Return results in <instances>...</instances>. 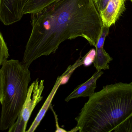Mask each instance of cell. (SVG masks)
<instances>
[{
  "instance_id": "13",
  "label": "cell",
  "mask_w": 132,
  "mask_h": 132,
  "mask_svg": "<svg viewBox=\"0 0 132 132\" xmlns=\"http://www.w3.org/2000/svg\"><path fill=\"white\" fill-rule=\"evenodd\" d=\"M110 1V0H93L94 4L99 13L106 8Z\"/></svg>"
},
{
  "instance_id": "15",
  "label": "cell",
  "mask_w": 132,
  "mask_h": 132,
  "mask_svg": "<svg viewBox=\"0 0 132 132\" xmlns=\"http://www.w3.org/2000/svg\"><path fill=\"white\" fill-rule=\"evenodd\" d=\"M2 88H3V82L1 73L0 71V104L1 102L2 97Z\"/></svg>"
},
{
  "instance_id": "5",
  "label": "cell",
  "mask_w": 132,
  "mask_h": 132,
  "mask_svg": "<svg viewBox=\"0 0 132 132\" xmlns=\"http://www.w3.org/2000/svg\"><path fill=\"white\" fill-rule=\"evenodd\" d=\"M28 0H0V21L5 25L20 21L24 15L23 10Z\"/></svg>"
},
{
  "instance_id": "9",
  "label": "cell",
  "mask_w": 132,
  "mask_h": 132,
  "mask_svg": "<svg viewBox=\"0 0 132 132\" xmlns=\"http://www.w3.org/2000/svg\"><path fill=\"white\" fill-rule=\"evenodd\" d=\"M112 60V57L105 50L104 47L95 48V57L93 63L97 71L109 69V64Z\"/></svg>"
},
{
  "instance_id": "3",
  "label": "cell",
  "mask_w": 132,
  "mask_h": 132,
  "mask_svg": "<svg viewBox=\"0 0 132 132\" xmlns=\"http://www.w3.org/2000/svg\"><path fill=\"white\" fill-rule=\"evenodd\" d=\"M0 71L3 82L0 130L4 131L9 129L20 114L31 81V72L15 59L5 61Z\"/></svg>"
},
{
  "instance_id": "2",
  "label": "cell",
  "mask_w": 132,
  "mask_h": 132,
  "mask_svg": "<svg viewBox=\"0 0 132 132\" xmlns=\"http://www.w3.org/2000/svg\"><path fill=\"white\" fill-rule=\"evenodd\" d=\"M89 97L70 132H114L132 115V82L106 85Z\"/></svg>"
},
{
  "instance_id": "7",
  "label": "cell",
  "mask_w": 132,
  "mask_h": 132,
  "mask_svg": "<svg viewBox=\"0 0 132 132\" xmlns=\"http://www.w3.org/2000/svg\"><path fill=\"white\" fill-rule=\"evenodd\" d=\"M104 74L102 71H97L93 76L86 82L77 87L66 98L65 101L68 102L71 99L80 97H90L95 92L98 79Z\"/></svg>"
},
{
  "instance_id": "6",
  "label": "cell",
  "mask_w": 132,
  "mask_h": 132,
  "mask_svg": "<svg viewBox=\"0 0 132 132\" xmlns=\"http://www.w3.org/2000/svg\"><path fill=\"white\" fill-rule=\"evenodd\" d=\"M126 1L128 0H110L106 8L99 12L103 26L110 28L115 24L126 9Z\"/></svg>"
},
{
  "instance_id": "10",
  "label": "cell",
  "mask_w": 132,
  "mask_h": 132,
  "mask_svg": "<svg viewBox=\"0 0 132 132\" xmlns=\"http://www.w3.org/2000/svg\"><path fill=\"white\" fill-rule=\"evenodd\" d=\"M59 0H28L23 8L24 15L38 12Z\"/></svg>"
},
{
  "instance_id": "1",
  "label": "cell",
  "mask_w": 132,
  "mask_h": 132,
  "mask_svg": "<svg viewBox=\"0 0 132 132\" xmlns=\"http://www.w3.org/2000/svg\"><path fill=\"white\" fill-rule=\"evenodd\" d=\"M32 30L21 63L29 68L36 60L55 52L67 40L84 38L96 47L103 29L93 0H59L31 14Z\"/></svg>"
},
{
  "instance_id": "11",
  "label": "cell",
  "mask_w": 132,
  "mask_h": 132,
  "mask_svg": "<svg viewBox=\"0 0 132 132\" xmlns=\"http://www.w3.org/2000/svg\"><path fill=\"white\" fill-rule=\"evenodd\" d=\"M9 56L8 49L0 32V68L3 63L8 59Z\"/></svg>"
},
{
  "instance_id": "16",
  "label": "cell",
  "mask_w": 132,
  "mask_h": 132,
  "mask_svg": "<svg viewBox=\"0 0 132 132\" xmlns=\"http://www.w3.org/2000/svg\"><path fill=\"white\" fill-rule=\"evenodd\" d=\"M128 1H131V2H132V0H128Z\"/></svg>"
},
{
  "instance_id": "8",
  "label": "cell",
  "mask_w": 132,
  "mask_h": 132,
  "mask_svg": "<svg viewBox=\"0 0 132 132\" xmlns=\"http://www.w3.org/2000/svg\"><path fill=\"white\" fill-rule=\"evenodd\" d=\"M70 73V71L68 68L67 69L61 76L58 77L55 83L53 88L52 89V90L51 91L49 95L46 100L42 108L38 113L37 116L36 117L35 119L33 121L30 128H29L28 130L26 131V132H33L36 130V128H38L43 119L45 115V114H46V112H47L49 108L51 106L52 101L55 95L56 94L59 87L62 84L63 79L65 76H69Z\"/></svg>"
},
{
  "instance_id": "12",
  "label": "cell",
  "mask_w": 132,
  "mask_h": 132,
  "mask_svg": "<svg viewBox=\"0 0 132 132\" xmlns=\"http://www.w3.org/2000/svg\"><path fill=\"white\" fill-rule=\"evenodd\" d=\"M132 132V115L114 131V132Z\"/></svg>"
},
{
  "instance_id": "14",
  "label": "cell",
  "mask_w": 132,
  "mask_h": 132,
  "mask_svg": "<svg viewBox=\"0 0 132 132\" xmlns=\"http://www.w3.org/2000/svg\"><path fill=\"white\" fill-rule=\"evenodd\" d=\"M50 107L52 109V111L53 112V114H54V116H55V119H56V130L55 132H67V131L64 129H63L61 128L59 126V125H58V118H57V115L56 114L55 112L54 111V110L53 108L52 107V106H50Z\"/></svg>"
},
{
  "instance_id": "4",
  "label": "cell",
  "mask_w": 132,
  "mask_h": 132,
  "mask_svg": "<svg viewBox=\"0 0 132 132\" xmlns=\"http://www.w3.org/2000/svg\"><path fill=\"white\" fill-rule=\"evenodd\" d=\"M44 80L38 78L33 81L28 89L27 96L20 114L14 124L9 128V132H25L28 122L37 105L42 100Z\"/></svg>"
}]
</instances>
